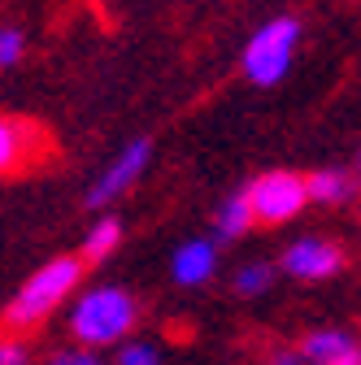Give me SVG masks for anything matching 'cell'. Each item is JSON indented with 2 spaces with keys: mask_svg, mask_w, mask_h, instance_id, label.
I'll list each match as a JSON object with an SVG mask.
<instances>
[{
  "mask_svg": "<svg viewBox=\"0 0 361 365\" xmlns=\"http://www.w3.org/2000/svg\"><path fill=\"white\" fill-rule=\"evenodd\" d=\"M78 274H83V257H57L49 265H39L31 279L18 287V296L5 309V331L22 335L31 327H39L61 300H70V292L78 287Z\"/></svg>",
  "mask_w": 361,
  "mask_h": 365,
  "instance_id": "6da1fadb",
  "label": "cell"
},
{
  "mask_svg": "<svg viewBox=\"0 0 361 365\" xmlns=\"http://www.w3.org/2000/svg\"><path fill=\"white\" fill-rule=\"evenodd\" d=\"M244 196L253 205V217L265 222V226H283V222H292L309 205L305 174H292V170H265V174H257L244 187Z\"/></svg>",
  "mask_w": 361,
  "mask_h": 365,
  "instance_id": "277c9868",
  "label": "cell"
},
{
  "mask_svg": "<svg viewBox=\"0 0 361 365\" xmlns=\"http://www.w3.org/2000/svg\"><path fill=\"white\" fill-rule=\"evenodd\" d=\"M344 269V248L331 244V240H296L288 244L283 252V274L300 283H318V279H331V274Z\"/></svg>",
  "mask_w": 361,
  "mask_h": 365,
  "instance_id": "8992f818",
  "label": "cell"
},
{
  "mask_svg": "<svg viewBox=\"0 0 361 365\" xmlns=\"http://www.w3.org/2000/svg\"><path fill=\"white\" fill-rule=\"evenodd\" d=\"M305 192L318 205H344L357 192V178L348 170H313V174H305Z\"/></svg>",
  "mask_w": 361,
  "mask_h": 365,
  "instance_id": "30bf717a",
  "label": "cell"
},
{
  "mask_svg": "<svg viewBox=\"0 0 361 365\" xmlns=\"http://www.w3.org/2000/svg\"><path fill=\"white\" fill-rule=\"evenodd\" d=\"M305 365H361V348L344 331H313L300 344Z\"/></svg>",
  "mask_w": 361,
  "mask_h": 365,
  "instance_id": "9c48e42d",
  "label": "cell"
},
{
  "mask_svg": "<svg viewBox=\"0 0 361 365\" xmlns=\"http://www.w3.org/2000/svg\"><path fill=\"white\" fill-rule=\"evenodd\" d=\"M253 205H248V196L244 192H235V196H227L218 205V235L222 240H240V235H248L253 231Z\"/></svg>",
  "mask_w": 361,
  "mask_h": 365,
  "instance_id": "8fae6325",
  "label": "cell"
},
{
  "mask_svg": "<svg viewBox=\"0 0 361 365\" xmlns=\"http://www.w3.org/2000/svg\"><path fill=\"white\" fill-rule=\"evenodd\" d=\"M49 365H101V361L87 352V348H66V352H57Z\"/></svg>",
  "mask_w": 361,
  "mask_h": 365,
  "instance_id": "e0dca14e",
  "label": "cell"
},
{
  "mask_svg": "<svg viewBox=\"0 0 361 365\" xmlns=\"http://www.w3.org/2000/svg\"><path fill=\"white\" fill-rule=\"evenodd\" d=\"M26 57V31L14 22H0V70H14Z\"/></svg>",
  "mask_w": 361,
  "mask_h": 365,
  "instance_id": "5bb4252c",
  "label": "cell"
},
{
  "mask_svg": "<svg viewBox=\"0 0 361 365\" xmlns=\"http://www.w3.org/2000/svg\"><path fill=\"white\" fill-rule=\"evenodd\" d=\"M135 317H140L135 300L122 287H92L78 296V304L70 313V331L83 348H105L135 331Z\"/></svg>",
  "mask_w": 361,
  "mask_h": 365,
  "instance_id": "3957f363",
  "label": "cell"
},
{
  "mask_svg": "<svg viewBox=\"0 0 361 365\" xmlns=\"http://www.w3.org/2000/svg\"><path fill=\"white\" fill-rule=\"evenodd\" d=\"M122 244V222L118 217H101L92 231L83 235V261H109Z\"/></svg>",
  "mask_w": 361,
  "mask_h": 365,
  "instance_id": "7c38bea8",
  "label": "cell"
},
{
  "mask_svg": "<svg viewBox=\"0 0 361 365\" xmlns=\"http://www.w3.org/2000/svg\"><path fill=\"white\" fill-rule=\"evenodd\" d=\"M357 161H361V157H357Z\"/></svg>",
  "mask_w": 361,
  "mask_h": 365,
  "instance_id": "d6986e66",
  "label": "cell"
},
{
  "mask_svg": "<svg viewBox=\"0 0 361 365\" xmlns=\"http://www.w3.org/2000/svg\"><path fill=\"white\" fill-rule=\"evenodd\" d=\"M44 153V130L35 122L0 113V174H18Z\"/></svg>",
  "mask_w": 361,
  "mask_h": 365,
  "instance_id": "52a82bcc",
  "label": "cell"
},
{
  "mask_svg": "<svg viewBox=\"0 0 361 365\" xmlns=\"http://www.w3.org/2000/svg\"><path fill=\"white\" fill-rule=\"evenodd\" d=\"M148 157H153V144L148 140H131L105 170H101V178L87 187V205L92 209H101V205H109V200H118V196H126L135 182L144 178V170H148Z\"/></svg>",
  "mask_w": 361,
  "mask_h": 365,
  "instance_id": "5b68a950",
  "label": "cell"
},
{
  "mask_svg": "<svg viewBox=\"0 0 361 365\" xmlns=\"http://www.w3.org/2000/svg\"><path fill=\"white\" fill-rule=\"evenodd\" d=\"M270 365H305L300 348H279V352H270Z\"/></svg>",
  "mask_w": 361,
  "mask_h": 365,
  "instance_id": "ac0fdd59",
  "label": "cell"
},
{
  "mask_svg": "<svg viewBox=\"0 0 361 365\" xmlns=\"http://www.w3.org/2000/svg\"><path fill=\"white\" fill-rule=\"evenodd\" d=\"M174 283H183V287H200L213 279V269H218V248L209 240H183L174 248Z\"/></svg>",
  "mask_w": 361,
  "mask_h": 365,
  "instance_id": "ba28073f",
  "label": "cell"
},
{
  "mask_svg": "<svg viewBox=\"0 0 361 365\" xmlns=\"http://www.w3.org/2000/svg\"><path fill=\"white\" fill-rule=\"evenodd\" d=\"M296 48H300V18L275 14L248 35L244 53H240V70L257 87H275V83L288 78V70L296 61Z\"/></svg>",
  "mask_w": 361,
  "mask_h": 365,
  "instance_id": "7a4b0ae2",
  "label": "cell"
},
{
  "mask_svg": "<svg viewBox=\"0 0 361 365\" xmlns=\"http://www.w3.org/2000/svg\"><path fill=\"white\" fill-rule=\"evenodd\" d=\"M0 365H31V352L22 339H0Z\"/></svg>",
  "mask_w": 361,
  "mask_h": 365,
  "instance_id": "2e32d148",
  "label": "cell"
},
{
  "mask_svg": "<svg viewBox=\"0 0 361 365\" xmlns=\"http://www.w3.org/2000/svg\"><path fill=\"white\" fill-rule=\"evenodd\" d=\"M270 287H275V265H265V261H248L240 274H235V292L240 296H265Z\"/></svg>",
  "mask_w": 361,
  "mask_h": 365,
  "instance_id": "4fadbf2b",
  "label": "cell"
},
{
  "mask_svg": "<svg viewBox=\"0 0 361 365\" xmlns=\"http://www.w3.org/2000/svg\"><path fill=\"white\" fill-rule=\"evenodd\" d=\"M118 365H161V352L153 344H122Z\"/></svg>",
  "mask_w": 361,
  "mask_h": 365,
  "instance_id": "9a60e30c",
  "label": "cell"
}]
</instances>
